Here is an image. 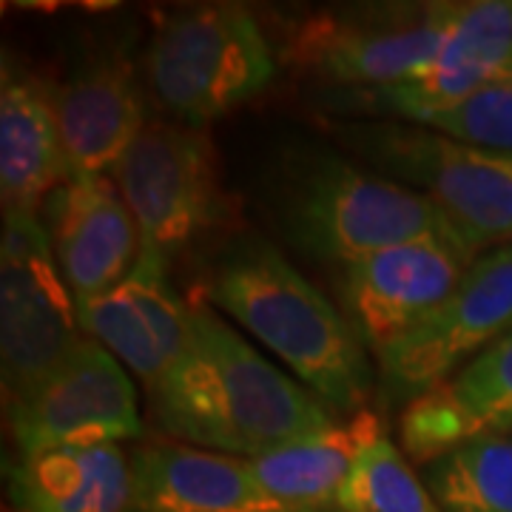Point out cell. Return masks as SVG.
Listing matches in <instances>:
<instances>
[{"instance_id":"6da1fadb","label":"cell","mask_w":512,"mask_h":512,"mask_svg":"<svg viewBox=\"0 0 512 512\" xmlns=\"http://www.w3.org/2000/svg\"><path fill=\"white\" fill-rule=\"evenodd\" d=\"M148 396L171 439L245 461L336 421L316 393L271 365L205 305L191 308L183 359Z\"/></svg>"},{"instance_id":"7a4b0ae2","label":"cell","mask_w":512,"mask_h":512,"mask_svg":"<svg viewBox=\"0 0 512 512\" xmlns=\"http://www.w3.org/2000/svg\"><path fill=\"white\" fill-rule=\"evenodd\" d=\"M208 291L225 316L276 353L333 413L356 416L370 399L373 370L359 333L274 245L251 239L234 248Z\"/></svg>"},{"instance_id":"3957f363","label":"cell","mask_w":512,"mask_h":512,"mask_svg":"<svg viewBox=\"0 0 512 512\" xmlns=\"http://www.w3.org/2000/svg\"><path fill=\"white\" fill-rule=\"evenodd\" d=\"M276 220L305 256L345 268L353 259L421 237H453L424 194L333 151H299L276 171Z\"/></svg>"},{"instance_id":"277c9868","label":"cell","mask_w":512,"mask_h":512,"mask_svg":"<svg viewBox=\"0 0 512 512\" xmlns=\"http://www.w3.org/2000/svg\"><path fill=\"white\" fill-rule=\"evenodd\" d=\"M333 131L373 171L424 194L476 256L512 245V154L404 120H353Z\"/></svg>"},{"instance_id":"5b68a950","label":"cell","mask_w":512,"mask_h":512,"mask_svg":"<svg viewBox=\"0 0 512 512\" xmlns=\"http://www.w3.org/2000/svg\"><path fill=\"white\" fill-rule=\"evenodd\" d=\"M148 80L180 123L205 128L265 92L276 74L259 20L234 3L165 12L148 46Z\"/></svg>"},{"instance_id":"8992f818","label":"cell","mask_w":512,"mask_h":512,"mask_svg":"<svg viewBox=\"0 0 512 512\" xmlns=\"http://www.w3.org/2000/svg\"><path fill=\"white\" fill-rule=\"evenodd\" d=\"M456 15L458 3L313 12L288 29L285 57L330 92L396 86L436 63Z\"/></svg>"},{"instance_id":"52a82bcc","label":"cell","mask_w":512,"mask_h":512,"mask_svg":"<svg viewBox=\"0 0 512 512\" xmlns=\"http://www.w3.org/2000/svg\"><path fill=\"white\" fill-rule=\"evenodd\" d=\"M86 339L52 237L32 211H3L0 365L6 410L26 399Z\"/></svg>"},{"instance_id":"ba28073f","label":"cell","mask_w":512,"mask_h":512,"mask_svg":"<svg viewBox=\"0 0 512 512\" xmlns=\"http://www.w3.org/2000/svg\"><path fill=\"white\" fill-rule=\"evenodd\" d=\"M111 180L140 228V242L165 259L222 217L217 154L200 126L180 120L146 123L114 165Z\"/></svg>"},{"instance_id":"9c48e42d","label":"cell","mask_w":512,"mask_h":512,"mask_svg":"<svg viewBox=\"0 0 512 512\" xmlns=\"http://www.w3.org/2000/svg\"><path fill=\"white\" fill-rule=\"evenodd\" d=\"M512 330V245L473 259L458 288L424 322L384 348L379 379L402 410L456 376Z\"/></svg>"},{"instance_id":"30bf717a","label":"cell","mask_w":512,"mask_h":512,"mask_svg":"<svg viewBox=\"0 0 512 512\" xmlns=\"http://www.w3.org/2000/svg\"><path fill=\"white\" fill-rule=\"evenodd\" d=\"M6 419L18 458L60 447L120 444L143 433L126 367L89 336L46 382L9 407Z\"/></svg>"},{"instance_id":"8fae6325","label":"cell","mask_w":512,"mask_h":512,"mask_svg":"<svg viewBox=\"0 0 512 512\" xmlns=\"http://www.w3.org/2000/svg\"><path fill=\"white\" fill-rule=\"evenodd\" d=\"M476 254L453 237H421L342 268V305L376 356L424 322L456 291Z\"/></svg>"},{"instance_id":"7c38bea8","label":"cell","mask_w":512,"mask_h":512,"mask_svg":"<svg viewBox=\"0 0 512 512\" xmlns=\"http://www.w3.org/2000/svg\"><path fill=\"white\" fill-rule=\"evenodd\" d=\"M165 262L157 248L140 245L134 268L114 288L77 302L83 333L143 379L148 390L183 359L191 339V308L168 285Z\"/></svg>"},{"instance_id":"4fadbf2b","label":"cell","mask_w":512,"mask_h":512,"mask_svg":"<svg viewBox=\"0 0 512 512\" xmlns=\"http://www.w3.org/2000/svg\"><path fill=\"white\" fill-rule=\"evenodd\" d=\"M52 248L74 302L114 288L140 256V228L109 174L72 177L52 202Z\"/></svg>"},{"instance_id":"5bb4252c","label":"cell","mask_w":512,"mask_h":512,"mask_svg":"<svg viewBox=\"0 0 512 512\" xmlns=\"http://www.w3.org/2000/svg\"><path fill=\"white\" fill-rule=\"evenodd\" d=\"M512 433V330L402 410L404 456L430 464L481 436Z\"/></svg>"},{"instance_id":"9a60e30c","label":"cell","mask_w":512,"mask_h":512,"mask_svg":"<svg viewBox=\"0 0 512 512\" xmlns=\"http://www.w3.org/2000/svg\"><path fill=\"white\" fill-rule=\"evenodd\" d=\"M128 512H285L245 458L191 444H143L131 453Z\"/></svg>"},{"instance_id":"2e32d148","label":"cell","mask_w":512,"mask_h":512,"mask_svg":"<svg viewBox=\"0 0 512 512\" xmlns=\"http://www.w3.org/2000/svg\"><path fill=\"white\" fill-rule=\"evenodd\" d=\"M69 180L111 174L146 128L143 100L123 57H97L55 94Z\"/></svg>"},{"instance_id":"e0dca14e","label":"cell","mask_w":512,"mask_h":512,"mask_svg":"<svg viewBox=\"0 0 512 512\" xmlns=\"http://www.w3.org/2000/svg\"><path fill=\"white\" fill-rule=\"evenodd\" d=\"M69 163L60 140L52 94L35 77L3 60L0 83V197L3 211H32L49 200Z\"/></svg>"},{"instance_id":"ac0fdd59","label":"cell","mask_w":512,"mask_h":512,"mask_svg":"<svg viewBox=\"0 0 512 512\" xmlns=\"http://www.w3.org/2000/svg\"><path fill=\"white\" fill-rule=\"evenodd\" d=\"M9 501L15 512H128L131 458L120 444L18 458L9 470Z\"/></svg>"},{"instance_id":"d6986e66","label":"cell","mask_w":512,"mask_h":512,"mask_svg":"<svg viewBox=\"0 0 512 512\" xmlns=\"http://www.w3.org/2000/svg\"><path fill=\"white\" fill-rule=\"evenodd\" d=\"M376 424H382L376 413L359 410L353 419L333 421L248 464L285 512H336L342 484Z\"/></svg>"},{"instance_id":"ffe728a7","label":"cell","mask_w":512,"mask_h":512,"mask_svg":"<svg viewBox=\"0 0 512 512\" xmlns=\"http://www.w3.org/2000/svg\"><path fill=\"white\" fill-rule=\"evenodd\" d=\"M421 478L441 512H512V433L467 441Z\"/></svg>"},{"instance_id":"44dd1931","label":"cell","mask_w":512,"mask_h":512,"mask_svg":"<svg viewBox=\"0 0 512 512\" xmlns=\"http://www.w3.org/2000/svg\"><path fill=\"white\" fill-rule=\"evenodd\" d=\"M336 512H441L384 424H376L350 467Z\"/></svg>"},{"instance_id":"7402d4cb","label":"cell","mask_w":512,"mask_h":512,"mask_svg":"<svg viewBox=\"0 0 512 512\" xmlns=\"http://www.w3.org/2000/svg\"><path fill=\"white\" fill-rule=\"evenodd\" d=\"M416 126L433 128L467 146L512 154V80L493 83L447 109L424 114Z\"/></svg>"}]
</instances>
